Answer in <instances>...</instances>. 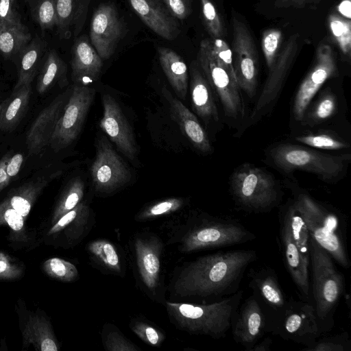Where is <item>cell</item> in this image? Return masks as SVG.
Wrapping results in <instances>:
<instances>
[{"instance_id":"obj_1","label":"cell","mask_w":351,"mask_h":351,"mask_svg":"<svg viewBox=\"0 0 351 351\" xmlns=\"http://www.w3.org/2000/svg\"><path fill=\"white\" fill-rule=\"evenodd\" d=\"M256 258L254 250L221 251L199 257L182 270L173 289L182 297L220 300L239 290L245 271Z\"/></svg>"},{"instance_id":"obj_2","label":"cell","mask_w":351,"mask_h":351,"mask_svg":"<svg viewBox=\"0 0 351 351\" xmlns=\"http://www.w3.org/2000/svg\"><path fill=\"white\" fill-rule=\"evenodd\" d=\"M308 230L310 237L339 265L349 269L351 261L346 241V222L335 209L298 191L293 200Z\"/></svg>"},{"instance_id":"obj_3","label":"cell","mask_w":351,"mask_h":351,"mask_svg":"<svg viewBox=\"0 0 351 351\" xmlns=\"http://www.w3.org/2000/svg\"><path fill=\"white\" fill-rule=\"evenodd\" d=\"M243 290L207 304L167 302V309L179 328L215 339L225 337L241 302Z\"/></svg>"},{"instance_id":"obj_4","label":"cell","mask_w":351,"mask_h":351,"mask_svg":"<svg viewBox=\"0 0 351 351\" xmlns=\"http://www.w3.org/2000/svg\"><path fill=\"white\" fill-rule=\"evenodd\" d=\"M311 292L324 332L334 326V315L343 293L345 280L330 254L310 237Z\"/></svg>"},{"instance_id":"obj_5","label":"cell","mask_w":351,"mask_h":351,"mask_svg":"<svg viewBox=\"0 0 351 351\" xmlns=\"http://www.w3.org/2000/svg\"><path fill=\"white\" fill-rule=\"evenodd\" d=\"M276 167L287 173L301 170L329 182L339 178L350 155H330L293 144H280L269 151Z\"/></svg>"},{"instance_id":"obj_6","label":"cell","mask_w":351,"mask_h":351,"mask_svg":"<svg viewBox=\"0 0 351 351\" xmlns=\"http://www.w3.org/2000/svg\"><path fill=\"white\" fill-rule=\"evenodd\" d=\"M231 191L235 202L243 210L254 213L269 211L280 197L274 178L250 165H243L233 173Z\"/></svg>"},{"instance_id":"obj_7","label":"cell","mask_w":351,"mask_h":351,"mask_svg":"<svg viewBox=\"0 0 351 351\" xmlns=\"http://www.w3.org/2000/svg\"><path fill=\"white\" fill-rule=\"evenodd\" d=\"M256 234L241 222L207 215L199 219L184 237L182 251L224 247L254 240Z\"/></svg>"},{"instance_id":"obj_8","label":"cell","mask_w":351,"mask_h":351,"mask_svg":"<svg viewBox=\"0 0 351 351\" xmlns=\"http://www.w3.org/2000/svg\"><path fill=\"white\" fill-rule=\"evenodd\" d=\"M267 332L302 344L304 348L325 333L313 304L293 297L289 298L284 311L269 326Z\"/></svg>"},{"instance_id":"obj_9","label":"cell","mask_w":351,"mask_h":351,"mask_svg":"<svg viewBox=\"0 0 351 351\" xmlns=\"http://www.w3.org/2000/svg\"><path fill=\"white\" fill-rule=\"evenodd\" d=\"M197 62L210 86L217 95L226 114L237 119L244 115L240 88L223 64L213 53L208 38L200 43Z\"/></svg>"},{"instance_id":"obj_10","label":"cell","mask_w":351,"mask_h":351,"mask_svg":"<svg viewBox=\"0 0 351 351\" xmlns=\"http://www.w3.org/2000/svg\"><path fill=\"white\" fill-rule=\"evenodd\" d=\"M95 95L90 86L74 84L58 121L50 145L55 152L69 146L79 136Z\"/></svg>"},{"instance_id":"obj_11","label":"cell","mask_w":351,"mask_h":351,"mask_svg":"<svg viewBox=\"0 0 351 351\" xmlns=\"http://www.w3.org/2000/svg\"><path fill=\"white\" fill-rule=\"evenodd\" d=\"M90 176L95 189L103 193H112L132 180V172L127 163L105 136L97 140Z\"/></svg>"},{"instance_id":"obj_12","label":"cell","mask_w":351,"mask_h":351,"mask_svg":"<svg viewBox=\"0 0 351 351\" xmlns=\"http://www.w3.org/2000/svg\"><path fill=\"white\" fill-rule=\"evenodd\" d=\"M233 29L232 60L237 84L250 97L256 95L258 58L254 39L246 25L236 16Z\"/></svg>"},{"instance_id":"obj_13","label":"cell","mask_w":351,"mask_h":351,"mask_svg":"<svg viewBox=\"0 0 351 351\" xmlns=\"http://www.w3.org/2000/svg\"><path fill=\"white\" fill-rule=\"evenodd\" d=\"M298 34L291 36L269 69L263 90L250 116V123L258 121L274 104L296 58L298 49Z\"/></svg>"},{"instance_id":"obj_14","label":"cell","mask_w":351,"mask_h":351,"mask_svg":"<svg viewBox=\"0 0 351 351\" xmlns=\"http://www.w3.org/2000/svg\"><path fill=\"white\" fill-rule=\"evenodd\" d=\"M337 72L335 54L331 47L322 44L317 48L313 68L300 84L295 97L293 113L296 121H302L317 92L326 80Z\"/></svg>"},{"instance_id":"obj_15","label":"cell","mask_w":351,"mask_h":351,"mask_svg":"<svg viewBox=\"0 0 351 351\" xmlns=\"http://www.w3.org/2000/svg\"><path fill=\"white\" fill-rule=\"evenodd\" d=\"M124 31V23L114 5L102 3L95 10L89 36L90 43L103 60L114 54Z\"/></svg>"},{"instance_id":"obj_16","label":"cell","mask_w":351,"mask_h":351,"mask_svg":"<svg viewBox=\"0 0 351 351\" xmlns=\"http://www.w3.org/2000/svg\"><path fill=\"white\" fill-rule=\"evenodd\" d=\"M249 287L261 304L267 317V331L269 326L284 311L288 301L275 270L262 267L249 270Z\"/></svg>"},{"instance_id":"obj_17","label":"cell","mask_w":351,"mask_h":351,"mask_svg":"<svg viewBox=\"0 0 351 351\" xmlns=\"http://www.w3.org/2000/svg\"><path fill=\"white\" fill-rule=\"evenodd\" d=\"M103 115L100 128L125 157L134 161L138 154L133 130L118 101L106 93L101 97Z\"/></svg>"},{"instance_id":"obj_18","label":"cell","mask_w":351,"mask_h":351,"mask_svg":"<svg viewBox=\"0 0 351 351\" xmlns=\"http://www.w3.org/2000/svg\"><path fill=\"white\" fill-rule=\"evenodd\" d=\"M230 329L234 341L246 351H250L267 332L266 315L253 293L240 303Z\"/></svg>"},{"instance_id":"obj_19","label":"cell","mask_w":351,"mask_h":351,"mask_svg":"<svg viewBox=\"0 0 351 351\" xmlns=\"http://www.w3.org/2000/svg\"><path fill=\"white\" fill-rule=\"evenodd\" d=\"M279 214L278 243L284 265L302 300L311 302L309 267L296 246L285 215L282 210Z\"/></svg>"},{"instance_id":"obj_20","label":"cell","mask_w":351,"mask_h":351,"mask_svg":"<svg viewBox=\"0 0 351 351\" xmlns=\"http://www.w3.org/2000/svg\"><path fill=\"white\" fill-rule=\"evenodd\" d=\"M72 91V86L58 95L38 115L26 136V145L30 155L38 154L50 145L58 121Z\"/></svg>"},{"instance_id":"obj_21","label":"cell","mask_w":351,"mask_h":351,"mask_svg":"<svg viewBox=\"0 0 351 351\" xmlns=\"http://www.w3.org/2000/svg\"><path fill=\"white\" fill-rule=\"evenodd\" d=\"M71 66L74 84L88 86L101 74L103 60L86 35L76 38L73 43Z\"/></svg>"},{"instance_id":"obj_22","label":"cell","mask_w":351,"mask_h":351,"mask_svg":"<svg viewBox=\"0 0 351 351\" xmlns=\"http://www.w3.org/2000/svg\"><path fill=\"white\" fill-rule=\"evenodd\" d=\"M142 21L160 37L173 40L180 34V25L160 0H128Z\"/></svg>"},{"instance_id":"obj_23","label":"cell","mask_w":351,"mask_h":351,"mask_svg":"<svg viewBox=\"0 0 351 351\" xmlns=\"http://www.w3.org/2000/svg\"><path fill=\"white\" fill-rule=\"evenodd\" d=\"M162 93L169 103L172 119L193 145L202 152H210L212 148L209 138L196 116L166 88H162Z\"/></svg>"},{"instance_id":"obj_24","label":"cell","mask_w":351,"mask_h":351,"mask_svg":"<svg viewBox=\"0 0 351 351\" xmlns=\"http://www.w3.org/2000/svg\"><path fill=\"white\" fill-rule=\"evenodd\" d=\"M190 90L192 108L206 123L219 121L218 110L213 98L211 86L197 61L190 66Z\"/></svg>"},{"instance_id":"obj_25","label":"cell","mask_w":351,"mask_h":351,"mask_svg":"<svg viewBox=\"0 0 351 351\" xmlns=\"http://www.w3.org/2000/svg\"><path fill=\"white\" fill-rule=\"evenodd\" d=\"M91 0H57L56 26L60 39L77 37L86 20Z\"/></svg>"},{"instance_id":"obj_26","label":"cell","mask_w":351,"mask_h":351,"mask_svg":"<svg viewBox=\"0 0 351 351\" xmlns=\"http://www.w3.org/2000/svg\"><path fill=\"white\" fill-rule=\"evenodd\" d=\"M46 47L45 41L36 36L20 52L14 62L16 66L18 77L14 89L32 84L41 65Z\"/></svg>"},{"instance_id":"obj_27","label":"cell","mask_w":351,"mask_h":351,"mask_svg":"<svg viewBox=\"0 0 351 351\" xmlns=\"http://www.w3.org/2000/svg\"><path fill=\"white\" fill-rule=\"evenodd\" d=\"M159 61L176 95L185 99L188 91L189 73L186 64L181 56L170 48H158Z\"/></svg>"},{"instance_id":"obj_28","label":"cell","mask_w":351,"mask_h":351,"mask_svg":"<svg viewBox=\"0 0 351 351\" xmlns=\"http://www.w3.org/2000/svg\"><path fill=\"white\" fill-rule=\"evenodd\" d=\"M32 92L31 84L13 89L10 96L1 103L0 130L13 131L27 110Z\"/></svg>"},{"instance_id":"obj_29","label":"cell","mask_w":351,"mask_h":351,"mask_svg":"<svg viewBox=\"0 0 351 351\" xmlns=\"http://www.w3.org/2000/svg\"><path fill=\"white\" fill-rule=\"evenodd\" d=\"M32 38L28 28L21 21L0 23V54L4 59L14 62Z\"/></svg>"},{"instance_id":"obj_30","label":"cell","mask_w":351,"mask_h":351,"mask_svg":"<svg viewBox=\"0 0 351 351\" xmlns=\"http://www.w3.org/2000/svg\"><path fill=\"white\" fill-rule=\"evenodd\" d=\"M135 250L141 278L148 289H153L158 284L160 273L158 252L151 241L141 239H136Z\"/></svg>"},{"instance_id":"obj_31","label":"cell","mask_w":351,"mask_h":351,"mask_svg":"<svg viewBox=\"0 0 351 351\" xmlns=\"http://www.w3.org/2000/svg\"><path fill=\"white\" fill-rule=\"evenodd\" d=\"M67 66L55 49L47 51L38 73L36 90L40 94L47 92L57 83L67 84Z\"/></svg>"},{"instance_id":"obj_32","label":"cell","mask_w":351,"mask_h":351,"mask_svg":"<svg viewBox=\"0 0 351 351\" xmlns=\"http://www.w3.org/2000/svg\"><path fill=\"white\" fill-rule=\"evenodd\" d=\"M60 172H56L49 177H39L21 185L13 191L7 202L10 206L23 217L28 215L32 204L38 194L45 188L49 182L54 179Z\"/></svg>"},{"instance_id":"obj_33","label":"cell","mask_w":351,"mask_h":351,"mask_svg":"<svg viewBox=\"0 0 351 351\" xmlns=\"http://www.w3.org/2000/svg\"><path fill=\"white\" fill-rule=\"evenodd\" d=\"M34 21L39 25L42 34L56 26L57 0H25Z\"/></svg>"},{"instance_id":"obj_34","label":"cell","mask_w":351,"mask_h":351,"mask_svg":"<svg viewBox=\"0 0 351 351\" xmlns=\"http://www.w3.org/2000/svg\"><path fill=\"white\" fill-rule=\"evenodd\" d=\"M337 99L335 95L329 90H326L302 121L306 124L314 125L330 118L336 112Z\"/></svg>"},{"instance_id":"obj_35","label":"cell","mask_w":351,"mask_h":351,"mask_svg":"<svg viewBox=\"0 0 351 351\" xmlns=\"http://www.w3.org/2000/svg\"><path fill=\"white\" fill-rule=\"evenodd\" d=\"M295 141L314 148L325 150H339L350 147L343 139L330 132L305 134L297 136Z\"/></svg>"},{"instance_id":"obj_36","label":"cell","mask_w":351,"mask_h":351,"mask_svg":"<svg viewBox=\"0 0 351 351\" xmlns=\"http://www.w3.org/2000/svg\"><path fill=\"white\" fill-rule=\"evenodd\" d=\"M85 190V183L80 177L73 178L68 183L56 210L58 217L62 216L76 207L82 200Z\"/></svg>"},{"instance_id":"obj_37","label":"cell","mask_w":351,"mask_h":351,"mask_svg":"<svg viewBox=\"0 0 351 351\" xmlns=\"http://www.w3.org/2000/svg\"><path fill=\"white\" fill-rule=\"evenodd\" d=\"M329 25L331 33L339 45L342 53L348 58L351 49V23L335 14L330 16Z\"/></svg>"},{"instance_id":"obj_38","label":"cell","mask_w":351,"mask_h":351,"mask_svg":"<svg viewBox=\"0 0 351 351\" xmlns=\"http://www.w3.org/2000/svg\"><path fill=\"white\" fill-rule=\"evenodd\" d=\"M306 351H350L351 340L347 332L319 337L312 344L302 349Z\"/></svg>"},{"instance_id":"obj_39","label":"cell","mask_w":351,"mask_h":351,"mask_svg":"<svg viewBox=\"0 0 351 351\" xmlns=\"http://www.w3.org/2000/svg\"><path fill=\"white\" fill-rule=\"evenodd\" d=\"M88 250L109 269L114 271L120 269L119 255L110 242L106 240L95 241L89 244Z\"/></svg>"},{"instance_id":"obj_40","label":"cell","mask_w":351,"mask_h":351,"mask_svg":"<svg viewBox=\"0 0 351 351\" xmlns=\"http://www.w3.org/2000/svg\"><path fill=\"white\" fill-rule=\"evenodd\" d=\"M202 14L204 26L211 38L224 36V29L218 12L210 0H201Z\"/></svg>"},{"instance_id":"obj_41","label":"cell","mask_w":351,"mask_h":351,"mask_svg":"<svg viewBox=\"0 0 351 351\" xmlns=\"http://www.w3.org/2000/svg\"><path fill=\"white\" fill-rule=\"evenodd\" d=\"M45 269L51 276L63 281L73 280L78 274L75 266L59 258H52L45 263Z\"/></svg>"},{"instance_id":"obj_42","label":"cell","mask_w":351,"mask_h":351,"mask_svg":"<svg viewBox=\"0 0 351 351\" xmlns=\"http://www.w3.org/2000/svg\"><path fill=\"white\" fill-rule=\"evenodd\" d=\"M281 39L282 33L278 29H269L263 33L261 46L269 69L271 68L276 60Z\"/></svg>"},{"instance_id":"obj_43","label":"cell","mask_w":351,"mask_h":351,"mask_svg":"<svg viewBox=\"0 0 351 351\" xmlns=\"http://www.w3.org/2000/svg\"><path fill=\"white\" fill-rule=\"evenodd\" d=\"M208 42L214 56L223 64L231 77L237 81L232 52L227 43L220 38H208Z\"/></svg>"},{"instance_id":"obj_44","label":"cell","mask_w":351,"mask_h":351,"mask_svg":"<svg viewBox=\"0 0 351 351\" xmlns=\"http://www.w3.org/2000/svg\"><path fill=\"white\" fill-rule=\"evenodd\" d=\"M184 204L181 198L171 197L158 202L144 210L140 215L141 219H149L173 213Z\"/></svg>"},{"instance_id":"obj_45","label":"cell","mask_w":351,"mask_h":351,"mask_svg":"<svg viewBox=\"0 0 351 351\" xmlns=\"http://www.w3.org/2000/svg\"><path fill=\"white\" fill-rule=\"evenodd\" d=\"M132 330L142 340L153 346L160 345L164 339L161 332L145 323L136 324Z\"/></svg>"},{"instance_id":"obj_46","label":"cell","mask_w":351,"mask_h":351,"mask_svg":"<svg viewBox=\"0 0 351 351\" xmlns=\"http://www.w3.org/2000/svg\"><path fill=\"white\" fill-rule=\"evenodd\" d=\"M163 3L176 19L184 20L191 12V4L190 0H162Z\"/></svg>"},{"instance_id":"obj_47","label":"cell","mask_w":351,"mask_h":351,"mask_svg":"<svg viewBox=\"0 0 351 351\" xmlns=\"http://www.w3.org/2000/svg\"><path fill=\"white\" fill-rule=\"evenodd\" d=\"M3 211L4 220L9 226L15 231L21 230L24 224L23 217L12 208L7 201L0 208Z\"/></svg>"},{"instance_id":"obj_48","label":"cell","mask_w":351,"mask_h":351,"mask_svg":"<svg viewBox=\"0 0 351 351\" xmlns=\"http://www.w3.org/2000/svg\"><path fill=\"white\" fill-rule=\"evenodd\" d=\"M14 0H0V23H16L21 19L13 7Z\"/></svg>"},{"instance_id":"obj_49","label":"cell","mask_w":351,"mask_h":351,"mask_svg":"<svg viewBox=\"0 0 351 351\" xmlns=\"http://www.w3.org/2000/svg\"><path fill=\"white\" fill-rule=\"evenodd\" d=\"M106 347L109 350H136V349L123 337L118 333L109 334L106 339Z\"/></svg>"},{"instance_id":"obj_50","label":"cell","mask_w":351,"mask_h":351,"mask_svg":"<svg viewBox=\"0 0 351 351\" xmlns=\"http://www.w3.org/2000/svg\"><path fill=\"white\" fill-rule=\"evenodd\" d=\"M23 162V155L21 154H16L11 157H8L5 170L10 180L18 174Z\"/></svg>"},{"instance_id":"obj_51","label":"cell","mask_w":351,"mask_h":351,"mask_svg":"<svg viewBox=\"0 0 351 351\" xmlns=\"http://www.w3.org/2000/svg\"><path fill=\"white\" fill-rule=\"evenodd\" d=\"M8 157L9 156H5L0 160V191L6 187L10 181V179L8 176L5 170Z\"/></svg>"},{"instance_id":"obj_52","label":"cell","mask_w":351,"mask_h":351,"mask_svg":"<svg viewBox=\"0 0 351 351\" xmlns=\"http://www.w3.org/2000/svg\"><path fill=\"white\" fill-rule=\"evenodd\" d=\"M272 344V339L269 337H264L258 341L250 351H270Z\"/></svg>"},{"instance_id":"obj_53","label":"cell","mask_w":351,"mask_h":351,"mask_svg":"<svg viewBox=\"0 0 351 351\" xmlns=\"http://www.w3.org/2000/svg\"><path fill=\"white\" fill-rule=\"evenodd\" d=\"M338 11L343 16L350 20L351 18L350 0H343L338 5Z\"/></svg>"},{"instance_id":"obj_54","label":"cell","mask_w":351,"mask_h":351,"mask_svg":"<svg viewBox=\"0 0 351 351\" xmlns=\"http://www.w3.org/2000/svg\"><path fill=\"white\" fill-rule=\"evenodd\" d=\"M8 269V263L3 259H0V274H3Z\"/></svg>"},{"instance_id":"obj_55","label":"cell","mask_w":351,"mask_h":351,"mask_svg":"<svg viewBox=\"0 0 351 351\" xmlns=\"http://www.w3.org/2000/svg\"><path fill=\"white\" fill-rule=\"evenodd\" d=\"M1 104H0V112H1Z\"/></svg>"}]
</instances>
